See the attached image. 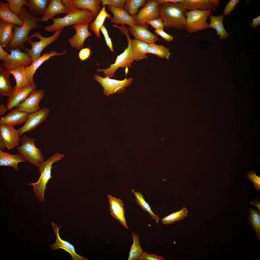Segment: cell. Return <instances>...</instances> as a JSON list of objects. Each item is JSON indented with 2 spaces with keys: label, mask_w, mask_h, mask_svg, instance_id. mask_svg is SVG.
Masks as SVG:
<instances>
[{
  "label": "cell",
  "mask_w": 260,
  "mask_h": 260,
  "mask_svg": "<svg viewBox=\"0 0 260 260\" xmlns=\"http://www.w3.org/2000/svg\"><path fill=\"white\" fill-rule=\"evenodd\" d=\"M20 18L24 21L23 25L20 26L14 25L13 29V36L12 40L5 47L7 52L17 48L23 49L25 42L29 39L28 35L30 30L41 27L39 24L40 18L36 17L28 11L25 5L22 8Z\"/></svg>",
  "instance_id": "6da1fadb"
},
{
  "label": "cell",
  "mask_w": 260,
  "mask_h": 260,
  "mask_svg": "<svg viewBox=\"0 0 260 260\" xmlns=\"http://www.w3.org/2000/svg\"><path fill=\"white\" fill-rule=\"evenodd\" d=\"M159 17L166 28L185 29L187 10L183 3L166 2L159 5Z\"/></svg>",
  "instance_id": "7a4b0ae2"
},
{
  "label": "cell",
  "mask_w": 260,
  "mask_h": 260,
  "mask_svg": "<svg viewBox=\"0 0 260 260\" xmlns=\"http://www.w3.org/2000/svg\"><path fill=\"white\" fill-rule=\"evenodd\" d=\"M95 18L91 12L85 9H78L69 12L64 17L54 18L53 23L44 27L46 31H55L66 26L79 24H89Z\"/></svg>",
  "instance_id": "3957f363"
},
{
  "label": "cell",
  "mask_w": 260,
  "mask_h": 260,
  "mask_svg": "<svg viewBox=\"0 0 260 260\" xmlns=\"http://www.w3.org/2000/svg\"><path fill=\"white\" fill-rule=\"evenodd\" d=\"M64 156V154L57 153L46 161L41 162L38 169V171L41 174L38 181L36 182L27 184L29 185L33 186V192H34L36 197L39 202H43L46 200L44 197L45 192L46 188V184L52 178L51 174L52 164L62 159Z\"/></svg>",
  "instance_id": "277c9868"
},
{
  "label": "cell",
  "mask_w": 260,
  "mask_h": 260,
  "mask_svg": "<svg viewBox=\"0 0 260 260\" xmlns=\"http://www.w3.org/2000/svg\"><path fill=\"white\" fill-rule=\"evenodd\" d=\"M119 29L122 33L126 35L128 42V46L122 53L117 56L115 63L110 65L109 68L104 69L98 68L97 70V71L98 72H104L105 74V77L111 78L114 77L116 71L120 67L131 68V64L134 60L131 39L128 34V28L123 26L120 27Z\"/></svg>",
  "instance_id": "5b68a950"
},
{
  "label": "cell",
  "mask_w": 260,
  "mask_h": 260,
  "mask_svg": "<svg viewBox=\"0 0 260 260\" xmlns=\"http://www.w3.org/2000/svg\"><path fill=\"white\" fill-rule=\"evenodd\" d=\"M63 29L55 31L53 35L49 37H43L37 32H34L28 36L27 42L31 44V48L29 49L25 47L23 49L31 57L33 62L34 61L41 56L40 54L45 48L58 39Z\"/></svg>",
  "instance_id": "8992f818"
},
{
  "label": "cell",
  "mask_w": 260,
  "mask_h": 260,
  "mask_svg": "<svg viewBox=\"0 0 260 260\" xmlns=\"http://www.w3.org/2000/svg\"><path fill=\"white\" fill-rule=\"evenodd\" d=\"M34 141L33 138L24 135L20 138L21 145L17 147V149L26 161L39 167L44 159L40 149L35 146Z\"/></svg>",
  "instance_id": "52a82bcc"
},
{
  "label": "cell",
  "mask_w": 260,
  "mask_h": 260,
  "mask_svg": "<svg viewBox=\"0 0 260 260\" xmlns=\"http://www.w3.org/2000/svg\"><path fill=\"white\" fill-rule=\"evenodd\" d=\"M212 11L195 9L187 11L185 27L189 33L205 30L209 27L207 20Z\"/></svg>",
  "instance_id": "ba28073f"
},
{
  "label": "cell",
  "mask_w": 260,
  "mask_h": 260,
  "mask_svg": "<svg viewBox=\"0 0 260 260\" xmlns=\"http://www.w3.org/2000/svg\"><path fill=\"white\" fill-rule=\"evenodd\" d=\"M93 75L94 79L103 87L104 94L107 96L114 93L123 92L133 80L132 78L128 79L125 78L123 80H120L111 79L108 77L103 78L96 74Z\"/></svg>",
  "instance_id": "9c48e42d"
},
{
  "label": "cell",
  "mask_w": 260,
  "mask_h": 260,
  "mask_svg": "<svg viewBox=\"0 0 260 260\" xmlns=\"http://www.w3.org/2000/svg\"><path fill=\"white\" fill-rule=\"evenodd\" d=\"M20 48L10 50L9 56L0 65V67L10 70L21 65L26 67L31 64L33 62L32 58L27 53L22 52Z\"/></svg>",
  "instance_id": "30bf717a"
},
{
  "label": "cell",
  "mask_w": 260,
  "mask_h": 260,
  "mask_svg": "<svg viewBox=\"0 0 260 260\" xmlns=\"http://www.w3.org/2000/svg\"><path fill=\"white\" fill-rule=\"evenodd\" d=\"M158 0H147L146 4L134 17L136 24L140 26L148 20L159 18Z\"/></svg>",
  "instance_id": "8fae6325"
},
{
  "label": "cell",
  "mask_w": 260,
  "mask_h": 260,
  "mask_svg": "<svg viewBox=\"0 0 260 260\" xmlns=\"http://www.w3.org/2000/svg\"><path fill=\"white\" fill-rule=\"evenodd\" d=\"M49 112V110L45 107L36 112L29 113L24 125L17 130L19 136L36 128L45 121Z\"/></svg>",
  "instance_id": "7c38bea8"
},
{
  "label": "cell",
  "mask_w": 260,
  "mask_h": 260,
  "mask_svg": "<svg viewBox=\"0 0 260 260\" xmlns=\"http://www.w3.org/2000/svg\"><path fill=\"white\" fill-rule=\"evenodd\" d=\"M43 90H35L32 91L27 98L16 107L20 111L30 113L36 112L41 109L39 103L45 95Z\"/></svg>",
  "instance_id": "4fadbf2b"
},
{
  "label": "cell",
  "mask_w": 260,
  "mask_h": 260,
  "mask_svg": "<svg viewBox=\"0 0 260 260\" xmlns=\"http://www.w3.org/2000/svg\"><path fill=\"white\" fill-rule=\"evenodd\" d=\"M52 229L55 233L56 239L53 244L50 245L52 250H54L59 248H61L68 252L71 255L72 258L74 260H88L87 258H85L78 254L76 253L75 247L72 244L60 238L59 231L61 228L60 226L57 227L56 223L52 222Z\"/></svg>",
  "instance_id": "5bb4252c"
},
{
  "label": "cell",
  "mask_w": 260,
  "mask_h": 260,
  "mask_svg": "<svg viewBox=\"0 0 260 260\" xmlns=\"http://www.w3.org/2000/svg\"><path fill=\"white\" fill-rule=\"evenodd\" d=\"M37 87V85L34 84L20 88H14L12 95L7 99V103L6 106L7 110H11L14 107H16L23 102L32 91L36 90Z\"/></svg>",
  "instance_id": "9a60e30c"
},
{
  "label": "cell",
  "mask_w": 260,
  "mask_h": 260,
  "mask_svg": "<svg viewBox=\"0 0 260 260\" xmlns=\"http://www.w3.org/2000/svg\"><path fill=\"white\" fill-rule=\"evenodd\" d=\"M89 24H79L73 25L76 33L68 39V42L72 47L78 50L83 48L84 42L92 33L88 30Z\"/></svg>",
  "instance_id": "2e32d148"
},
{
  "label": "cell",
  "mask_w": 260,
  "mask_h": 260,
  "mask_svg": "<svg viewBox=\"0 0 260 260\" xmlns=\"http://www.w3.org/2000/svg\"><path fill=\"white\" fill-rule=\"evenodd\" d=\"M147 23L140 26L134 25L128 28L130 32L137 39L148 44L155 43L159 40L158 36L148 29Z\"/></svg>",
  "instance_id": "e0dca14e"
},
{
  "label": "cell",
  "mask_w": 260,
  "mask_h": 260,
  "mask_svg": "<svg viewBox=\"0 0 260 260\" xmlns=\"http://www.w3.org/2000/svg\"><path fill=\"white\" fill-rule=\"evenodd\" d=\"M0 135L5 144L6 148L8 150L17 146L20 142V138L17 130L14 126L7 124L0 125Z\"/></svg>",
  "instance_id": "ac0fdd59"
},
{
  "label": "cell",
  "mask_w": 260,
  "mask_h": 260,
  "mask_svg": "<svg viewBox=\"0 0 260 260\" xmlns=\"http://www.w3.org/2000/svg\"><path fill=\"white\" fill-rule=\"evenodd\" d=\"M107 197L109 203L110 214L113 217L117 220L121 225L128 230L126 218L124 216V210L123 201L108 195Z\"/></svg>",
  "instance_id": "d6986e66"
},
{
  "label": "cell",
  "mask_w": 260,
  "mask_h": 260,
  "mask_svg": "<svg viewBox=\"0 0 260 260\" xmlns=\"http://www.w3.org/2000/svg\"><path fill=\"white\" fill-rule=\"evenodd\" d=\"M66 52V51L65 50L62 52L58 53L55 51L53 50L51 51L50 53H45L33 62L30 65L26 67V73L31 84L32 85L35 84L33 78L34 75L37 69L44 62L52 57L63 55Z\"/></svg>",
  "instance_id": "ffe728a7"
},
{
  "label": "cell",
  "mask_w": 260,
  "mask_h": 260,
  "mask_svg": "<svg viewBox=\"0 0 260 260\" xmlns=\"http://www.w3.org/2000/svg\"><path fill=\"white\" fill-rule=\"evenodd\" d=\"M10 110L6 116L0 117V125L7 124L14 126L26 122L29 113L20 111L16 108Z\"/></svg>",
  "instance_id": "44dd1931"
},
{
  "label": "cell",
  "mask_w": 260,
  "mask_h": 260,
  "mask_svg": "<svg viewBox=\"0 0 260 260\" xmlns=\"http://www.w3.org/2000/svg\"><path fill=\"white\" fill-rule=\"evenodd\" d=\"M107 8L114 15L110 19V22L112 24L117 26L119 24L122 25L127 24L130 26L136 25L134 17L123 9L110 6H108Z\"/></svg>",
  "instance_id": "7402d4cb"
},
{
  "label": "cell",
  "mask_w": 260,
  "mask_h": 260,
  "mask_svg": "<svg viewBox=\"0 0 260 260\" xmlns=\"http://www.w3.org/2000/svg\"><path fill=\"white\" fill-rule=\"evenodd\" d=\"M69 11L62 4L61 0H50L43 15L39 21H47L52 20L56 15L62 13H67Z\"/></svg>",
  "instance_id": "603a6c76"
},
{
  "label": "cell",
  "mask_w": 260,
  "mask_h": 260,
  "mask_svg": "<svg viewBox=\"0 0 260 260\" xmlns=\"http://www.w3.org/2000/svg\"><path fill=\"white\" fill-rule=\"evenodd\" d=\"M0 18L3 21L20 26L24 21L19 16L12 12L10 9L8 3H0Z\"/></svg>",
  "instance_id": "cb8c5ba5"
},
{
  "label": "cell",
  "mask_w": 260,
  "mask_h": 260,
  "mask_svg": "<svg viewBox=\"0 0 260 260\" xmlns=\"http://www.w3.org/2000/svg\"><path fill=\"white\" fill-rule=\"evenodd\" d=\"M26 161L19 154H12L8 152H5L0 150V166L11 167L15 170H19L17 164L19 162Z\"/></svg>",
  "instance_id": "d4e9b609"
},
{
  "label": "cell",
  "mask_w": 260,
  "mask_h": 260,
  "mask_svg": "<svg viewBox=\"0 0 260 260\" xmlns=\"http://www.w3.org/2000/svg\"><path fill=\"white\" fill-rule=\"evenodd\" d=\"M26 68L25 66L21 65L15 69L8 70L15 80L16 84L14 86V88H20L32 85L27 77Z\"/></svg>",
  "instance_id": "484cf974"
},
{
  "label": "cell",
  "mask_w": 260,
  "mask_h": 260,
  "mask_svg": "<svg viewBox=\"0 0 260 260\" xmlns=\"http://www.w3.org/2000/svg\"><path fill=\"white\" fill-rule=\"evenodd\" d=\"M9 71L0 67V93L1 95L10 97L14 88L11 85Z\"/></svg>",
  "instance_id": "4316f807"
},
{
  "label": "cell",
  "mask_w": 260,
  "mask_h": 260,
  "mask_svg": "<svg viewBox=\"0 0 260 260\" xmlns=\"http://www.w3.org/2000/svg\"><path fill=\"white\" fill-rule=\"evenodd\" d=\"M111 17L110 14L108 13L106 11L105 6H103L95 19L89 24V30L94 33L97 38L100 39L101 37L100 32V28L104 25V21L106 18L110 19Z\"/></svg>",
  "instance_id": "83f0119b"
},
{
  "label": "cell",
  "mask_w": 260,
  "mask_h": 260,
  "mask_svg": "<svg viewBox=\"0 0 260 260\" xmlns=\"http://www.w3.org/2000/svg\"><path fill=\"white\" fill-rule=\"evenodd\" d=\"M131 43L134 60L138 61L148 58L147 54L148 44L136 39H131Z\"/></svg>",
  "instance_id": "f1b7e54d"
},
{
  "label": "cell",
  "mask_w": 260,
  "mask_h": 260,
  "mask_svg": "<svg viewBox=\"0 0 260 260\" xmlns=\"http://www.w3.org/2000/svg\"><path fill=\"white\" fill-rule=\"evenodd\" d=\"M210 19L209 27L214 28L216 31L217 34L219 35V39L223 40L227 39L229 34L226 31L223 24V20L224 17L222 14L215 16L210 14L209 16Z\"/></svg>",
  "instance_id": "f546056e"
},
{
  "label": "cell",
  "mask_w": 260,
  "mask_h": 260,
  "mask_svg": "<svg viewBox=\"0 0 260 260\" xmlns=\"http://www.w3.org/2000/svg\"><path fill=\"white\" fill-rule=\"evenodd\" d=\"M14 24L3 21H0V44L5 47L12 39Z\"/></svg>",
  "instance_id": "4dcf8cb0"
},
{
  "label": "cell",
  "mask_w": 260,
  "mask_h": 260,
  "mask_svg": "<svg viewBox=\"0 0 260 260\" xmlns=\"http://www.w3.org/2000/svg\"><path fill=\"white\" fill-rule=\"evenodd\" d=\"M49 0H26L25 5L30 13L35 16L43 15L49 4Z\"/></svg>",
  "instance_id": "1f68e13d"
},
{
  "label": "cell",
  "mask_w": 260,
  "mask_h": 260,
  "mask_svg": "<svg viewBox=\"0 0 260 260\" xmlns=\"http://www.w3.org/2000/svg\"><path fill=\"white\" fill-rule=\"evenodd\" d=\"M183 4L187 11L195 9L213 11L215 10L209 0H184Z\"/></svg>",
  "instance_id": "d6a6232c"
},
{
  "label": "cell",
  "mask_w": 260,
  "mask_h": 260,
  "mask_svg": "<svg viewBox=\"0 0 260 260\" xmlns=\"http://www.w3.org/2000/svg\"><path fill=\"white\" fill-rule=\"evenodd\" d=\"M74 4L79 9H85L90 11L96 18L101 8L100 0H72Z\"/></svg>",
  "instance_id": "836d02e7"
},
{
  "label": "cell",
  "mask_w": 260,
  "mask_h": 260,
  "mask_svg": "<svg viewBox=\"0 0 260 260\" xmlns=\"http://www.w3.org/2000/svg\"><path fill=\"white\" fill-rule=\"evenodd\" d=\"M131 191L134 194L135 201L138 205L144 211L149 214L152 219L155 220L157 223H158L159 221L161 219L158 215L154 214L152 211L149 204L144 199V196L142 194L139 192L135 191L133 189H132Z\"/></svg>",
  "instance_id": "e575fe53"
},
{
  "label": "cell",
  "mask_w": 260,
  "mask_h": 260,
  "mask_svg": "<svg viewBox=\"0 0 260 260\" xmlns=\"http://www.w3.org/2000/svg\"><path fill=\"white\" fill-rule=\"evenodd\" d=\"M249 212V215L247 216L249 224L255 231L256 238L259 241L260 239V212L251 208Z\"/></svg>",
  "instance_id": "d590c367"
},
{
  "label": "cell",
  "mask_w": 260,
  "mask_h": 260,
  "mask_svg": "<svg viewBox=\"0 0 260 260\" xmlns=\"http://www.w3.org/2000/svg\"><path fill=\"white\" fill-rule=\"evenodd\" d=\"M131 234L133 243L131 247L128 260H138L143 251L140 244L139 236L134 232H131Z\"/></svg>",
  "instance_id": "8d00e7d4"
},
{
  "label": "cell",
  "mask_w": 260,
  "mask_h": 260,
  "mask_svg": "<svg viewBox=\"0 0 260 260\" xmlns=\"http://www.w3.org/2000/svg\"><path fill=\"white\" fill-rule=\"evenodd\" d=\"M146 1V0H126L123 9L134 17L137 14L139 8L145 6Z\"/></svg>",
  "instance_id": "74e56055"
},
{
  "label": "cell",
  "mask_w": 260,
  "mask_h": 260,
  "mask_svg": "<svg viewBox=\"0 0 260 260\" xmlns=\"http://www.w3.org/2000/svg\"><path fill=\"white\" fill-rule=\"evenodd\" d=\"M147 53L153 54L160 58L167 59H169L170 54L169 48L155 43L148 44Z\"/></svg>",
  "instance_id": "f35d334b"
},
{
  "label": "cell",
  "mask_w": 260,
  "mask_h": 260,
  "mask_svg": "<svg viewBox=\"0 0 260 260\" xmlns=\"http://www.w3.org/2000/svg\"><path fill=\"white\" fill-rule=\"evenodd\" d=\"M188 212L186 208L184 207L180 210L164 217L161 220L163 224L169 225L183 219L187 216Z\"/></svg>",
  "instance_id": "ab89813d"
},
{
  "label": "cell",
  "mask_w": 260,
  "mask_h": 260,
  "mask_svg": "<svg viewBox=\"0 0 260 260\" xmlns=\"http://www.w3.org/2000/svg\"><path fill=\"white\" fill-rule=\"evenodd\" d=\"M8 3L10 10L16 14L20 15L22 6L26 3V0H6Z\"/></svg>",
  "instance_id": "60d3db41"
},
{
  "label": "cell",
  "mask_w": 260,
  "mask_h": 260,
  "mask_svg": "<svg viewBox=\"0 0 260 260\" xmlns=\"http://www.w3.org/2000/svg\"><path fill=\"white\" fill-rule=\"evenodd\" d=\"M247 178L250 181L252 182L254 184L255 190L259 192H260V177L258 176L255 172L252 171L247 174Z\"/></svg>",
  "instance_id": "b9f144b4"
},
{
  "label": "cell",
  "mask_w": 260,
  "mask_h": 260,
  "mask_svg": "<svg viewBox=\"0 0 260 260\" xmlns=\"http://www.w3.org/2000/svg\"><path fill=\"white\" fill-rule=\"evenodd\" d=\"M126 0H101V4L103 6L105 5L123 9Z\"/></svg>",
  "instance_id": "7bdbcfd3"
},
{
  "label": "cell",
  "mask_w": 260,
  "mask_h": 260,
  "mask_svg": "<svg viewBox=\"0 0 260 260\" xmlns=\"http://www.w3.org/2000/svg\"><path fill=\"white\" fill-rule=\"evenodd\" d=\"M240 1L239 0H230L224 8L223 15L224 16L229 15L231 12L235 8L236 5L239 3Z\"/></svg>",
  "instance_id": "ee69618b"
},
{
  "label": "cell",
  "mask_w": 260,
  "mask_h": 260,
  "mask_svg": "<svg viewBox=\"0 0 260 260\" xmlns=\"http://www.w3.org/2000/svg\"><path fill=\"white\" fill-rule=\"evenodd\" d=\"M146 23L151 25L156 29L163 30L164 27L163 20L159 18L148 20Z\"/></svg>",
  "instance_id": "f6af8a7d"
},
{
  "label": "cell",
  "mask_w": 260,
  "mask_h": 260,
  "mask_svg": "<svg viewBox=\"0 0 260 260\" xmlns=\"http://www.w3.org/2000/svg\"><path fill=\"white\" fill-rule=\"evenodd\" d=\"M162 257L155 254H149L146 252L143 251L138 260H164Z\"/></svg>",
  "instance_id": "bcb514c9"
},
{
  "label": "cell",
  "mask_w": 260,
  "mask_h": 260,
  "mask_svg": "<svg viewBox=\"0 0 260 260\" xmlns=\"http://www.w3.org/2000/svg\"><path fill=\"white\" fill-rule=\"evenodd\" d=\"M91 52V49L89 47L81 49L78 54V57L80 60L83 61L88 59L90 56Z\"/></svg>",
  "instance_id": "7dc6e473"
},
{
  "label": "cell",
  "mask_w": 260,
  "mask_h": 260,
  "mask_svg": "<svg viewBox=\"0 0 260 260\" xmlns=\"http://www.w3.org/2000/svg\"><path fill=\"white\" fill-rule=\"evenodd\" d=\"M61 2L69 11V12L79 9L74 4L72 0H61Z\"/></svg>",
  "instance_id": "c3c4849f"
},
{
  "label": "cell",
  "mask_w": 260,
  "mask_h": 260,
  "mask_svg": "<svg viewBox=\"0 0 260 260\" xmlns=\"http://www.w3.org/2000/svg\"><path fill=\"white\" fill-rule=\"evenodd\" d=\"M155 32L157 35L161 36L166 41H172L173 39V36L166 32L163 30L156 29Z\"/></svg>",
  "instance_id": "681fc988"
},
{
  "label": "cell",
  "mask_w": 260,
  "mask_h": 260,
  "mask_svg": "<svg viewBox=\"0 0 260 260\" xmlns=\"http://www.w3.org/2000/svg\"><path fill=\"white\" fill-rule=\"evenodd\" d=\"M3 47L0 44V60L3 61L7 58L10 53L5 51Z\"/></svg>",
  "instance_id": "f907efd6"
},
{
  "label": "cell",
  "mask_w": 260,
  "mask_h": 260,
  "mask_svg": "<svg viewBox=\"0 0 260 260\" xmlns=\"http://www.w3.org/2000/svg\"><path fill=\"white\" fill-rule=\"evenodd\" d=\"M253 22L252 24L250 25V26L252 28L256 29L257 28V26H260V15L253 19L252 20Z\"/></svg>",
  "instance_id": "816d5d0a"
},
{
  "label": "cell",
  "mask_w": 260,
  "mask_h": 260,
  "mask_svg": "<svg viewBox=\"0 0 260 260\" xmlns=\"http://www.w3.org/2000/svg\"><path fill=\"white\" fill-rule=\"evenodd\" d=\"M249 203L251 205L254 206L258 208V211L260 212V197L257 198L254 201L250 202Z\"/></svg>",
  "instance_id": "f5cc1de1"
},
{
  "label": "cell",
  "mask_w": 260,
  "mask_h": 260,
  "mask_svg": "<svg viewBox=\"0 0 260 260\" xmlns=\"http://www.w3.org/2000/svg\"><path fill=\"white\" fill-rule=\"evenodd\" d=\"M106 44L110 50L112 52L114 51L111 39L109 36L105 38Z\"/></svg>",
  "instance_id": "db71d44e"
},
{
  "label": "cell",
  "mask_w": 260,
  "mask_h": 260,
  "mask_svg": "<svg viewBox=\"0 0 260 260\" xmlns=\"http://www.w3.org/2000/svg\"><path fill=\"white\" fill-rule=\"evenodd\" d=\"M7 109L3 104H0V115H4L7 112Z\"/></svg>",
  "instance_id": "11a10c76"
},
{
  "label": "cell",
  "mask_w": 260,
  "mask_h": 260,
  "mask_svg": "<svg viewBox=\"0 0 260 260\" xmlns=\"http://www.w3.org/2000/svg\"><path fill=\"white\" fill-rule=\"evenodd\" d=\"M100 30L102 32L104 38L109 36L107 30L104 25L101 27Z\"/></svg>",
  "instance_id": "9f6ffc18"
},
{
  "label": "cell",
  "mask_w": 260,
  "mask_h": 260,
  "mask_svg": "<svg viewBox=\"0 0 260 260\" xmlns=\"http://www.w3.org/2000/svg\"><path fill=\"white\" fill-rule=\"evenodd\" d=\"M160 3H161L166 2H182L184 3V0H158Z\"/></svg>",
  "instance_id": "6f0895ef"
},
{
  "label": "cell",
  "mask_w": 260,
  "mask_h": 260,
  "mask_svg": "<svg viewBox=\"0 0 260 260\" xmlns=\"http://www.w3.org/2000/svg\"><path fill=\"white\" fill-rule=\"evenodd\" d=\"M6 148L5 144L3 138L0 135V149L2 151H5V148Z\"/></svg>",
  "instance_id": "680465c9"
},
{
  "label": "cell",
  "mask_w": 260,
  "mask_h": 260,
  "mask_svg": "<svg viewBox=\"0 0 260 260\" xmlns=\"http://www.w3.org/2000/svg\"><path fill=\"white\" fill-rule=\"evenodd\" d=\"M209 0L215 8V7H218L220 6V0Z\"/></svg>",
  "instance_id": "91938a15"
}]
</instances>
